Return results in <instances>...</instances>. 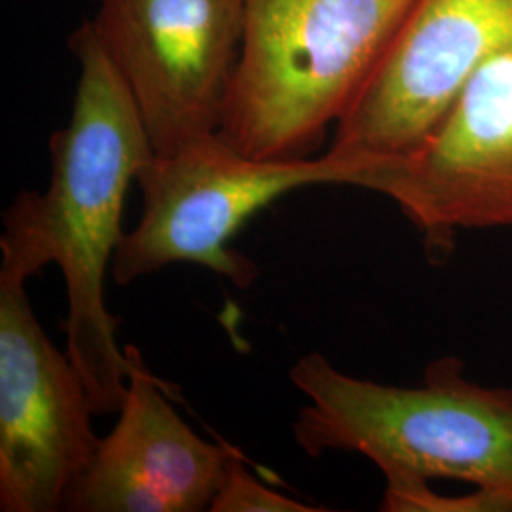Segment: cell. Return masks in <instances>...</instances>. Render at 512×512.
I'll return each instance as SVG.
<instances>
[{
  "instance_id": "cell-1",
  "label": "cell",
  "mask_w": 512,
  "mask_h": 512,
  "mask_svg": "<svg viewBox=\"0 0 512 512\" xmlns=\"http://www.w3.org/2000/svg\"><path fill=\"white\" fill-rule=\"evenodd\" d=\"M69 48L78 84L69 124L50 137V183L23 190L4 215L0 274L27 281L57 264L67 291V355L88 387L95 416L118 414L133 370L118 346V319L107 310L105 279L126 236L129 186L154 148L122 76L84 21Z\"/></svg>"
},
{
  "instance_id": "cell-2",
  "label": "cell",
  "mask_w": 512,
  "mask_h": 512,
  "mask_svg": "<svg viewBox=\"0 0 512 512\" xmlns=\"http://www.w3.org/2000/svg\"><path fill=\"white\" fill-rule=\"evenodd\" d=\"M291 382L308 399L293 433L311 458L355 452L387 488L458 480L512 507V387L475 384L454 359L429 366L414 387L378 384L321 353L300 357Z\"/></svg>"
},
{
  "instance_id": "cell-3",
  "label": "cell",
  "mask_w": 512,
  "mask_h": 512,
  "mask_svg": "<svg viewBox=\"0 0 512 512\" xmlns=\"http://www.w3.org/2000/svg\"><path fill=\"white\" fill-rule=\"evenodd\" d=\"M414 0H243L219 133L260 160L310 158L382 61Z\"/></svg>"
},
{
  "instance_id": "cell-4",
  "label": "cell",
  "mask_w": 512,
  "mask_h": 512,
  "mask_svg": "<svg viewBox=\"0 0 512 512\" xmlns=\"http://www.w3.org/2000/svg\"><path fill=\"white\" fill-rule=\"evenodd\" d=\"M366 171V162L330 150L300 160L251 158L220 133L154 154L137 177L143 211L114 255L112 277L129 285L171 264H198L247 289L258 268L230 249L247 220L300 188H363Z\"/></svg>"
},
{
  "instance_id": "cell-5",
  "label": "cell",
  "mask_w": 512,
  "mask_h": 512,
  "mask_svg": "<svg viewBox=\"0 0 512 512\" xmlns=\"http://www.w3.org/2000/svg\"><path fill=\"white\" fill-rule=\"evenodd\" d=\"M90 23L154 154L219 133L243 44V0H97Z\"/></svg>"
},
{
  "instance_id": "cell-6",
  "label": "cell",
  "mask_w": 512,
  "mask_h": 512,
  "mask_svg": "<svg viewBox=\"0 0 512 512\" xmlns=\"http://www.w3.org/2000/svg\"><path fill=\"white\" fill-rule=\"evenodd\" d=\"M512 46V0H414L382 61L334 126L329 150L399 160L439 128L473 74Z\"/></svg>"
},
{
  "instance_id": "cell-7",
  "label": "cell",
  "mask_w": 512,
  "mask_h": 512,
  "mask_svg": "<svg viewBox=\"0 0 512 512\" xmlns=\"http://www.w3.org/2000/svg\"><path fill=\"white\" fill-rule=\"evenodd\" d=\"M25 283L0 274V511H65L101 439L88 387L38 323Z\"/></svg>"
},
{
  "instance_id": "cell-8",
  "label": "cell",
  "mask_w": 512,
  "mask_h": 512,
  "mask_svg": "<svg viewBox=\"0 0 512 512\" xmlns=\"http://www.w3.org/2000/svg\"><path fill=\"white\" fill-rule=\"evenodd\" d=\"M366 190L397 203L431 251L459 230L512 226V46L473 74L420 148L372 165Z\"/></svg>"
},
{
  "instance_id": "cell-9",
  "label": "cell",
  "mask_w": 512,
  "mask_h": 512,
  "mask_svg": "<svg viewBox=\"0 0 512 512\" xmlns=\"http://www.w3.org/2000/svg\"><path fill=\"white\" fill-rule=\"evenodd\" d=\"M118 421L74 482L65 511H209L238 452L203 440L165 397L135 348Z\"/></svg>"
},
{
  "instance_id": "cell-10",
  "label": "cell",
  "mask_w": 512,
  "mask_h": 512,
  "mask_svg": "<svg viewBox=\"0 0 512 512\" xmlns=\"http://www.w3.org/2000/svg\"><path fill=\"white\" fill-rule=\"evenodd\" d=\"M289 495L275 492L247 471L238 454L230 459L226 476L209 512H315Z\"/></svg>"
}]
</instances>
